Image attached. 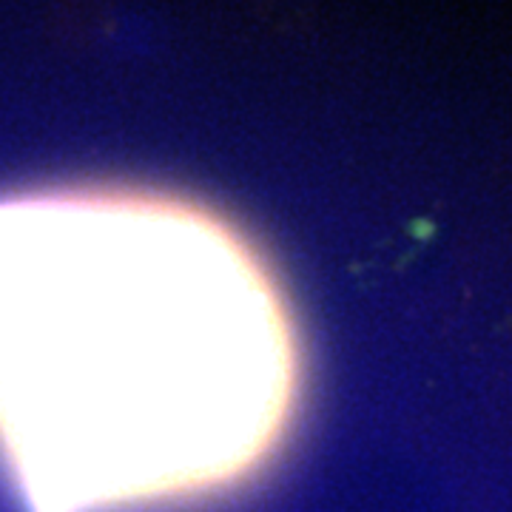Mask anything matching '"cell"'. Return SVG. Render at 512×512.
I'll use <instances>...</instances> for the list:
<instances>
[{
  "mask_svg": "<svg viewBox=\"0 0 512 512\" xmlns=\"http://www.w3.org/2000/svg\"><path fill=\"white\" fill-rule=\"evenodd\" d=\"M293 399L285 305L217 217L123 191L0 200V447L32 510L228 484Z\"/></svg>",
  "mask_w": 512,
  "mask_h": 512,
  "instance_id": "cell-1",
  "label": "cell"
}]
</instances>
